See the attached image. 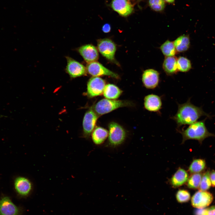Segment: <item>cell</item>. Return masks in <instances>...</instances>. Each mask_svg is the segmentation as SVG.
<instances>
[{
  "instance_id": "obj_1",
  "label": "cell",
  "mask_w": 215,
  "mask_h": 215,
  "mask_svg": "<svg viewBox=\"0 0 215 215\" xmlns=\"http://www.w3.org/2000/svg\"><path fill=\"white\" fill-rule=\"evenodd\" d=\"M203 116L211 118V115L205 113L201 107L192 104L190 98L186 102L178 105L177 112L171 119L176 122L177 127H179L182 125L192 124Z\"/></svg>"
},
{
  "instance_id": "obj_2",
  "label": "cell",
  "mask_w": 215,
  "mask_h": 215,
  "mask_svg": "<svg viewBox=\"0 0 215 215\" xmlns=\"http://www.w3.org/2000/svg\"><path fill=\"white\" fill-rule=\"evenodd\" d=\"M206 119L196 121L189 125L185 129L178 130L182 136V143L188 139L196 140L201 143L205 138L215 136L208 130L205 125Z\"/></svg>"
},
{
  "instance_id": "obj_3",
  "label": "cell",
  "mask_w": 215,
  "mask_h": 215,
  "mask_svg": "<svg viewBox=\"0 0 215 215\" xmlns=\"http://www.w3.org/2000/svg\"><path fill=\"white\" fill-rule=\"evenodd\" d=\"M131 105L132 103L129 101L103 99L95 105L94 110L96 113L102 115L120 107Z\"/></svg>"
},
{
  "instance_id": "obj_4",
  "label": "cell",
  "mask_w": 215,
  "mask_h": 215,
  "mask_svg": "<svg viewBox=\"0 0 215 215\" xmlns=\"http://www.w3.org/2000/svg\"><path fill=\"white\" fill-rule=\"evenodd\" d=\"M108 128L109 145L115 147L122 143L126 137V133L123 128L116 123L111 122Z\"/></svg>"
},
{
  "instance_id": "obj_5",
  "label": "cell",
  "mask_w": 215,
  "mask_h": 215,
  "mask_svg": "<svg viewBox=\"0 0 215 215\" xmlns=\"http://www.w3.org/2000/svg\"><path fill=\"white\" fill-rule=\"evenodd\" d=\"M213 196L209 192L200 190L196 191L191 198L192 206L196 208H205L212 202Z\"/></svg>"
},
{
  "instance_id": "obj_6",
  "label": "cell",
  "mask_w": 215,
  "mask_h": 215,
  "mask_svg": "<svg viewBox=\"0 0 215 215\" xmlns=\"http://www.w3.org/2000/svg\"><path fill=\"white\" fill-rule=\"evenodd\" d=\"M67 64L65 71L71 78L85 74L86 68L82 64L69 56H66Z\"/></svg>"
},
{
  "instance_id": "obj_7",
  "label": "cell",
  "mask_w": 215,
  "mask_h": 215,
  "mask_svg": "<svg viewBox=\"0 0 215 215\" xmlns=\"http://www.w3.org/2000/svg\"><path fill=\"white\" fill-rule=\"evenodd\" d=\"M98 48L99 52L108 59L114 60V55L116 47L114 43L110 39H104L98 42Z\"/></svg>"
},
{
  "instance_id": "obj_8",
  "label": "cell",
  "mask_w": 215,
  "mask_h": 215,
  "mask_svg": "<svg viewBox=\"0 0 215 215\" xmlns=\"http://www.w3.org/2000/svg\"><path fill=\"white\" fill-rule=\"evenodd\" d=\"M87 71L90 75L96 77L102 75L110 76L118 78V75L107 68L102 64L96 62L88 63L86 66Z\"/></svg>"
},
{
  "instance_id": "obj_9",
  "label": "cell",
  "mask_w": 215,
  "mask_h": 215,
  "mask_svg": "<svg viewBox=\"0 0 215 215\" xmlns=\"http://www.w3.org/2000/svg\"><path fill=\"white\" fill-rule=\"evenodd\" d=\"M105 82L104 80L98 77L91 78L87 84V94L91 97L101 95L103 92Z\"/></svg>"
},
{
  "instance_id": "obj_10",
  "label": "cell",
  "mask_w": 215,
  "mask_h": 215,
  "mask_svg": "<svg viewBox=\"0 0 215 215\" xmlns=\"http://www.w3.org/2000/svg\"><path fill=\"white\" fill-rule=\"evenodd\" d=\"M159 74L156 70L148 69L145 70L142 75V80L144 86L146 88L153 89L158 85Z\"/></svg>"
},
{
  "instance_id": "obj_11",
  "label": "cell",
  "mask_w": 215,
  "mask_h": 215,
  "mask_svg": "<svg viewBox=\"0 0 215 215\" xmlns=\"http://www.w3.org/2000/svg\"><path fill=\"white\" fill-rule=\"evenodd\" d=\"M98 117L96 113L92 110L85 113L82 123L84 137L87 138L90 136L94 129Z\"/></svg>"
},
{
  "instance_id": "obj_12",
  "label": "cell",
  "mask_w": 215,
  "mask_h": 215,
  "mask_svg": "<svg viewBox=\"0 0 215 215\" xmlns=\"http://www.w3.org/2000/svg\"><path fill=\"white\" fill-rule=\"evenodd\" d=\"M19 208L8 197L4 196L0 199V215H20Z\"/></svg>"
},
{
  "instance_id": "obj_13",
  "label": "cell",
  "mask_w": 215,
  "mask_h": 215,
  "mask_svg": "<svg viewBox=\"0 0 215 215\" xmlns=\"http://www.w3.org/2000/svg\"><path fill=\"white\" fill-rule=\"evenodd\" d=\"M111 5L114 11L123 16H129L133 10V6L129 0H112Z\"/></svg>"
},
{
  "instance_id": "obj_14",
  "label": "cell",
  "mask_w": 215,
  "mask_h": 215,
  "mask_svg": "<svg viewBox=\"0 0 215 215\" xmlns=\"http://www.w3.org/2000/svg\"><path fill=\"white\" fill-rule=\"evenodd\" d=\"M14 187L17 193L23 196L28 195L31 191L32 185L30 181L23 177L16 178L14 181Z\"/></svg>"
},
{
  "instance_id": "obj_15",
  "label": "cell",
  "mask_w": 215,
  "mask_h": 215,
  "mask_svg": "<svg viewBox=\"0 0 215 215\" xmlns=\"http://www.w3.org/2000/svg\"><path fill=\"white\" fill-rule=\"evenodd\" d=\"M86 62L88 63L95 62L99 58V53L96 47L91 44L83 45L77 50Z\"/></svg>"
},
{
  "instance_id": "obj_16",
  "label": "cell",
  "mask_w": 215,
  "mask_h": 215,
  "mask_svg": "<svg viewBox=\"0 0 215 215\" xmlns=\"http://www.w3.org/2000/svg\"><path fill=\"white\" fill-rule=\"evenodd\" d=\"M144 104L146 110L151 112H157L162 108L161 99L157 95L149 94L145 97Z\"/></svg>"
},
{
  "instance_id": "obj_17",
  "label": "cell",
  "mask_w": 215,
  "mask_h": 215,
  "mask_svg": "<svg viewBox=\"0 0 215 215\" xmlns=\"http://www.w3.org/2000/svg\"><path fill=\"white\" fill-rule=\"evenodd\" d=\"M189 176L184 169L179 168L176 171L171 179V183L174 187H179L187 182Z\"/></svg>"
},
{
  "instance_id": "obj_18",
  "label": "cell",
  "mask_w": 215,
  "mask_h": 215,
  "mask_svg": "<svg viewBox=\"0 0 215 215\" xmlns=\"http://www.w3.org/2000/svg\"><path fill=\"white\" fill-rule=\"evenodd\" d=\"M177 60V58L174 56H166L163 64V68L167 74L173 75L178 71Z\"/></svg>"
},
{
  "instance_id": "obj_19",
  "label": "cell",
  "mask_w": 215,
  "mask_h": 215,
  "mask_svg": "<svg viewBox=\"0 0 215 215\" xmlns=\"http://www.w3.org/2000/svg\"><path fill=\"white\" fill-rule=\"evenodd\" d=\"M176 52H182L187 50L190 46L189 36L183 35L178 37L173 42Z\"/></svg>"
},
{
  "instance_id": "obj_20",
  "label": "cell",
  "mask_w": 215,
  "mask_h": 215,
  "mask_svg": "<svg viewBox=\"0 0 215 215\" xmlns=\"http://www.w3.org/2000/svg\"><path fill=\"white\" fill-rule=\"evenodd\" d=\"M122 93L117 87L111 84L106 85L103 93L104 96L110 99H115L118 98Z\"/></svg>"
},
{
  "instance_id": "obj_21",
  "label": "cell",
  "mask_w": 215,
  "mask_h": 215,
  "mask_svg": "<svg viewBox=\"0 0 215 215\" xmlns=\"http://www.w3.org/2000/svg\"><path fill=\"white\" fill-rule=\"evenodd\" d=\"M108 134V131L106 129L101 127H97L92 133L93 140L95 144H100L106 139Z\"/></svg>"
},
{
  "instance_id": "obj_22",
  "label": "cell",
  "mask_w": 215,
  "mask_h": 215,
  "mask_svg": "<svg viewBox=\"0 0 215 215\" xmlns=\"http://www.w3.org/2000/svg\"><path fill=\"white\" fill-rule=\"evenodd\" d=\"M160 49L166 56H174L177 52L173 42L168 40L161 45Z\"/></svg>"
},
{
  "instance_id": "obj_23",
  "label": "cell",
  "mask_w": 215,
  "mask_h": 215,
  "mask_svg": "<svg viewBox=\"0 0 215 215\" xmlns=\"http://www.w3.org/2000/svg\"><path fill=\"white\" fill-rule=\"evenodd\" d=\"M205 160L202 159L194 160L190 165L189 171L191 173H199L204 170L205 168Z\"/></svg>"
},
{
  "instance_id": "obj_24",
  "label": "cell",
  "mask_w": 215,
  "mask_h": 215,
  "mask_svg": "<svg viewBox=\"0 0 215 215\" xmlns=\"http://www.w3.org/2000/svg\"><path fill=\"white\" fill-rule=\"evenodd\" d=\"M177 65L178 70L181 72H188L191 68L190 60L183 56H180L177 59Z\"/></svg>"
},
{
  "instance_id": "obj_25",
  "label": "cell",
  "mask_w": 215,
  "mask_h": 215,
  "mask_svg": "<svg viewBox=\"0 0 215 215\" xmlns=\"http://www.w3.org/2000/svg\"><path fill=\"white\" fill-rule=\"evenodd\" d=\"M202 175L201 173H194L189 178L187 185L191 189H196L199 187Z\"/></svg>"
},
{
  "instance_id": "obj_26",
  "label": "cell",
  "mask_w": 215,
  "mask_h": 215,
  "mask_svg": "<svg viewBox=\"0 0 215 215\" xmlns=\"http://www.w3.org/2000/svg\"><path fill=\"white\" fill-rule=\"evenodd\" d=\"M211 186L210 178V173L207 171L202 176L199 186V190L205 191L209 189Z\"/></svg>"
},
{
  "instance_id": "obj_27",
  "label": "cell",
  "mask_w": 215,
  "mask_h": 215,
  "mask_svg": "<svg viewBox=\"0 0 215 215\" xmlns=\"http://www.w3.org/2000/svg\"><path fill=\"white\" fill-rule=\"evenodd\" d=\"M177 201L180 203H183L188 201L191 198L190 193L185 189L179 190L176 194Z\"/></svg>"
},
{
  "instance_id": "obj_28",
  "label": "cell",
  "mask_w": 215,
  "mask_h": 215,
  "mask_svg": "<svg viewBox=\"0 0 215 215\" xmlns=\"http://www.w3.org/2000/svg\"><path fill=\"white\" fill-rule=\"evenodd\" d=\"M149 4L151 9L156 11L163 10L165 5L164 0H149Z\"/></svg>"
},
{
  "instance_id": "obj_29",
  "label": "cell",
  "mask_w": 215,
  "mask_h": 215,
  "mask_svg": "<svg viewBox=\"0 0 215 215\" xmlns=\"http://www.w3.org/2000/svg\"><path fill=\"white\" fill-rule=\"evenodd\" d=\"M194 215H206V208H197L194 211Z\"/></svg>"
},
{
  "instance_id": "obj_30",
  "label": "cell",
  "mask_w": 215,
  "mask_h": 215,
  "mask_svg": "<svg viewBox=\"0 0 215 215\" xmlns=\"http://www.w3.org/2000/svg\"><path fill=\"white\" fill-rule=\"evenodd\" d=\"M206 215H215V205L206 208Z\"/></svg>"
},
{
  "instance_id": "obj_31",
  "label": "cell",
  "mask_w": 215,
  "mask_h": 215,
  "mask_svg": "<svg viewBox=\"0 0 215 215\" xmlns=\"http://www.w3.org/2000/svg\"><path fill=\"white\" fill-rule=\"evenodd\" d=\"M210 178L211 185L215 187V171H213L210 173Z\"/></svg>"
},
{
  "instance_id": "obj_32",
  "label": "cell",
  "mask_w": 215,
  "mask_h": 215,
  "mask_svg": "<svg viewBox=\"0 0 215 215\" xmlns=\"http://www.w3.org/2000/svg\"><path fill=\"white\" fill-rule=\"evenodd\" d=\"M111 29V27L110 24L108 23L104 24L102 27V30L105 33L109 32Z\"/></svg>"
},
{
  "instance_id": "obj_33",
  "label": "cell",
  "mask_w": 215,
  "mask_h": 215,
  "mask_svg": "<svg viewBox=\"0 0 215 215\" xmlns=\"http://www.w3.org/2000/svg\"><path fill=\"white\" fill-rule=\"evenodd\" d=\"M166 1L169 3H172L174 2L175 0H165Z\"/></svg>"
}]
</instances>
